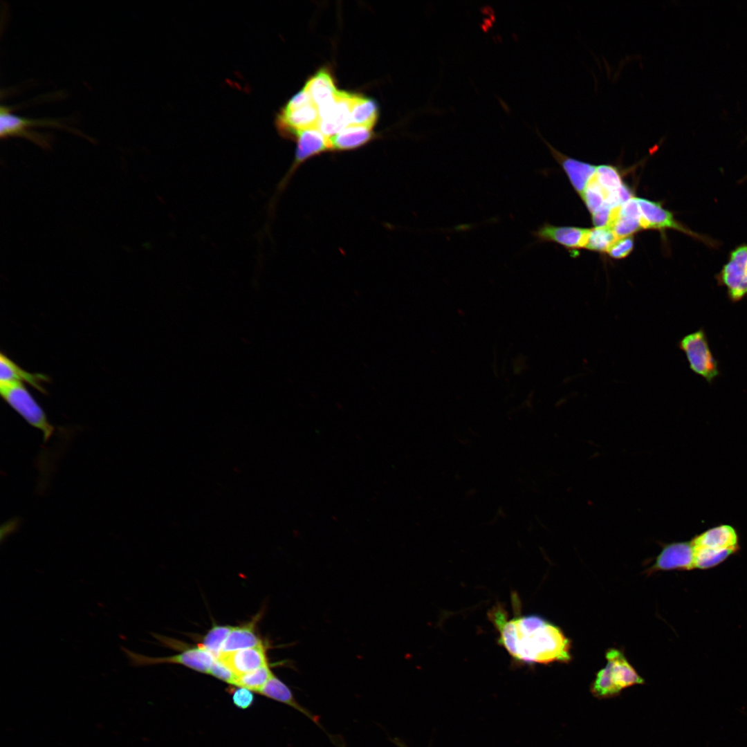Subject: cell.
<instances>
[{
	"label": "cell",
	"mask_w": 747,
	"mask_h": 747,
	"mask_svg": "<svg viewBox=\"0 0 747 747\" xmlns=\"http://www.w3.org/2000/svg\"><path fill=\"white\" fill-rule=\"evenodd\" d=\"M488 619L498 631V643L520 664L567 663L570 640L556 625L537 615L515 614L509 618L501 605L494 606Z\"/></svg>",
	"instance_id": "1"
},
{
	"label": "cell",
	"mask_w": 747,
	"mask_h": 747,
	"mask_svg": "<svg viewBox=\"0 0 747 747\" xmlns=\"http://www.w3.org/2000/svg\"><path fill=\"white\" fill-rule=\"evenodd\" d=\"M694 555V569L714 567L739 548L738 537L734 528L722 525L709 529L690 541Z\"/></svg>",
	"instance_id": "2"
},
{
	"label": "cell",
	"mask_w": 747,
	"mask_h": 747,
	"mask_svg": "<svg viewBox=\"0 0 747 747\" xmlns=\"http://www.w3.org/2000/svg\"><path fill=\"white\" fill-rule=\"evenodd\" d=\"M0 393L4 401L28 425L39 430L47 442L55 432L46 412L27 389L19 382L0 384Z\"/></svg>",
	"instance_id": "3"
},
{
	"label": "cell",
	"mask_w": 747,
	"mask_h": 747,
	"mask_svg": "<svg viewBox=\"0 0 747 747\" xmlns=\"http://www.w3.org/2000/svg\"><path fill=\"white\" fill-rule=\"evenodd\" d=\"M0 136L1 138L8 137H21L26 138L39 146L48 149L52 138L49 135L43 134L31 130L37 127H52L71 130L62 124L59 120L51 118L30 119L19 117L11 113V107L1 105L0 109Z\"/></svg>",
	"instance_id": "4"
},
{
	"label": "cell",
	"mask_w": 747,
	"mask_h": 747,
	"mask_svg": "<svg viewBox=\"0 0 747 747\" xmlns=\"http://www.w3.org/2000/svg\"><path fill=\"white\" fill-rule=\"evenodd\" d=\"M679 347L685 354L693 372L708 382L717 377L719 374L718 362L712 353L703 329L685 335L679 342Z\"/></svg>",
	"instance_id": "5"
},
{
	"label": "cell",
	"mask_w": 747,
	"mask_h": 747,
	"mask_svg": "<svg viewBox=\"0 0 747 747\" xmlns=\"http://www.w3.org/2000/svg\"><path fill=\"white\" fill-rule=\"evenodd\" d=\"M719 286H724L732 302L747 297V243L732 250L721 270L715 277Z\"/></svg>",
	"instance_id": "6"
},
{
	"label": "cell",
	"mask_w": 747,
	"mask_h": 747,
	"mask_svg": "<svg viewBox=\"0 0 747 747\" xmlns=\"http://www.w3.org/2000/svg\"><path fill=\"white\" fill-rule=\"evenodd\" d=\"M637 201L641 214L640 224L642 229H673L690 236L710 248L719 246V243L716 240L695 232L676 221L673 213L664 209L661 203L638 198Z\"/></svg>",
	"instance_id": "7"
},
{
	"label": "cell",
	"mask_w": 747,
	"mask_h": 747,
	"mask_svg": "<svg viewBox=\"0 0 747 747\" xmlns=\"http://www.w3.org/2000/svg\"><path fill=\"white\" fill-rule=\"evenodd\" d=\"M131 665L134 666L154 665L159 663H176L183 665L198 672L208 673L214 661V656L203 647L188 649L181 654L172 656L154 658L137 654L122 647Z\"/></svg>",
	"instance_id": "8"
},
{
	"label": "cell",
	"mask_w": 747,
	"mask_h": 747,
	"mask_svg": "<svg viewBox=\"0 0 747 747\" xmlns=\"http://www.w3.org/2000/svg\"><path fill=\"white\" fill-rule=\"evenodd\" d=\"M295 139L297 140V147L294 161L279 183L277 188L279 192L285 188L294 173L306 160L331 150L329 139L317 128L299 131L297 133Z\"/></svg>",
	"instance_id": "9"
},
{
	"label": "cell",
	"mask_w": 747,
	"mask_h": 747,
	"mask_svg": "<svg viewBox=\"0 0 747 747\" xmlns=\"http://www.w3.org/2000/svg\"><path fill=\"white\" fill-rule=\"evenodd\" d=\"M354 93L338 91L334 100L318 109V129L328 138L350 124V112Z\"/></svg>",
	"instance_id": "10"
},
{
	"label": "cell",
	"mask_w": 747,
	"mask_h": 747,
	"mask_svg": "<svg viewBox=\"0 0 747 747\" xmlns=\"http://www.w3.org/2000/svg\"><path fill=\"white\" fill-rule=\"evenodd\" d=\"M320 115L314 103L291 111L281 109L277 113L275 123L278 132L284 138L295 139L299 131L317 128Z\"/></svg>",
	"instance_id": "11"
},
{
	"label": "cell",
	"mask_w": 747,
	"mask_h": 747,
	"mask_svg": "<svg viewBox=\"0 0 747 747\" xmlns=\"http://www.w3.org/2000/svg\"><path fill=\"white\" fill-rule=\"evenodd\" d=\"M692 569H694L692 546L690 542H683L665 545L648 571L652 573L656 571Z\"/></svg>",
	"instance_id": "12"
},
{
	"label": "cell",
	"mask_w": 747,
	"mask_h": 747,
	"mask_svg": "<svg viewBox=\"0 0 747 747\" xmlns=\"http://www.w3.org/2000/svg\"><path fill=\"white\" fill-rule=\"evenodd\" d=\"M590 229L544 223L532 235L537 242L553 241L569 248H584Z\"/></svg>",
	"instance_id": "13"
},
{
	"label": "cell",
	"mask_w": 747,
	"mask_h": 747,
	"mask_svg": "<svg viewBox=\"0 0 747 747\" xmlns=\"http://www.w3.org/2000/svg\"><path fill=\"white\" fill-rule=\"evenodd\" d=\"M539 136L549 148L553 157L560 164L575 190L582 195L588 182L593 176L596 166L570 158L559 151L547 142L537 129Z\"/></svg>",
	"instance_id": "14"
},
{
	"label": "cell",
	"mask_w": 747,
	"mask_h": 747,
	"mask_svg": "<svg viewBox=\"0 0 747 747\" xmlns=\"http://www.w3.org/2000/svg\"><path fill=\"white\" fill-rule=\"evenodd\" d=\"M218 659L228 665L237 676L268 664L264 645L223 654Z\"/></svg>",
	"instance_id": "15"
},
{
	"label": "cell",
	"mask_w": 747,
	"mask_h": 747,
	"mask_svg": "<svg viewBox=\"0 0 747 747\" xmlns=\"http://www.w3.org/2000/svg\"><path fill=\"white\" fill-rule=\"evenodd\" d=\"M49 381L50 378L48 376L40 373L28 372L12 361L7 355L0 353V384L25 382L42 394H47L43 383Z\"/></svg>",
	"instance_id": "16"
},
{
	"label": "cell",
	"mask_w": 747,
	"mask_h": 747,
	"mask_svg": "<svg viewBox=\"0 0 747 747\" xmlns=\"http://www.w3.org/2000/svg\"><path fill=\"white\" fill-rule=\"evenodd\" d=\"M269 699H273L278 702L288 705L295 710L299 711L318 727L322 728L324 731L325 730L320 725L319 717L314 715L306 708L299 704L295 699L293 692L289 687L284 683L282 680L277 677L274 674L264 685V686L257 692Z\"/></svg>",
	"instance_id": "17"
},
{
	"label": "cell",
	"mask_w": 747,
	"mask_h": 747,
	"mask_svg": "<svg viewBox=\"0 0 747 747\" xmlns=\"http://www.w3.org/2000/svg\"><path fill=\"white\" fill-rule=\"evenodd\" d=\"M304 87L318 109L332 102L338 91L331 72L326 68L317 71L308 80Z\"/></svg>",
	"instance_id": "18"
},
{
	"label": "cell",
	"mask_w": 747,
	"mask_h": 747,
	"mask_svg": "<svg viewBox=\"0 0 747 747\" xmlns=\"http://www.w3.org/2000/svg\"><path fill=\"white\" fill-rule=\"evenodd\" d=\"M605 656L613 679L621 690L644 683L643 679L638 675L620 651L611 648L607 650Z\"/></svg>",
	"instance_id": "19"
},
{
	"label": "cell",
	"mask_w": 747,
	"mask_h": 747,
	"mask_svg": "<svg viewBox=\"0 0 747 747\" xmlns=\"http://www.w3.org/2000/svg\"><path fill=\"white\" fill-rule=\"evenodd\" d=\"M374 137V133L371 129L349 124L329 139L331 150L346 151L360 147Z\"/></svg>",
	"instance_id": "20"
},
{
	"label": "cell",
	"mask_w": 747,
	"mask_h": 747,
	"mask_svg": "<svg viewBox=\"0 0 747 747\" xmlns=\"http://www.w3.org/2000/svg\"><path fill=\"white\" fill-rule=\"evenodd\" d=\"M261 645V639L255 633L254 623L232 627L224 642L221 654Z\"/></svg>",
	"instance_id": "21"
},
{
	"label": "cell",
	"mask_w": 747,
	"mask_h": 747,
	"mask_svg": "<svg viewBox=\"0 0 747 747\" xmlns=\"http://www.w3.org/2000/svg\"><path fill=\"white\" fill-rule=\"evenodd\" d=\"M378 116L376 102L360 95H355L350 112V124L372 129Z\"/></svg>",
	"instance_id": "22"
},
{
	"label": "cell",
	"mask_w": 747,
	"mask_h": 747,
	"mask_svg": "<svg viewBox=\"0 0 747 747\" xmlns=\"http://www.w3.org/2000/svg\"><path fill=\"white\" fill-rule=\"evenodd\" d=\"M621 690L613 679L610 668L607 664L596 674L591 685V692L598 698H608L616 696Z\"/></svg>",
	"instance_id": "23"
},
{
	"label": "cell",
	"mask_w": 747,
	"mask_h": 747,
	"mask_svg": "<svg viewBox=\"0 0 747 747\" xmlns=\"http://www.w3.org/2000/svg\"><path fill=\"white\" fill-rule=\"evenodd\" d=\"M273 674L268 665L238 676L234 685L257 692Z\"/></svg>",
	"instance_id": "24"
},
{
	"label": "cell",
	"mask_w": 747,
	"mask_h": 747,
	"mask_svg": "<svg viewBox=\"0 0 747 747\" xmlns=\"http://www.w3.org/2000/svg\"><path fill=\"white\" fill-rule=\"evenodd\" d=\"M618 239L614 231L609 227L590 229L585 248L603 252Z\"/></svg>",
	"instance_id": "25"
},
{
	"label": "cell",
	"mask_w": 747,
	"mask_h": 747,
	"mask_svg": "<svg viewBox=\"0 0 747 747\" xmlns=\"http://www.w3.org/2000/svg\"><path fill=\"white\" fill-rule=\"evenodd\" d=\"M232 628V627L228 625L214 626L204 637L203 647L210 652L215 658H218Z\"/></svg>",
	"instance_id": "26"
},
{
	"label": "cell",
	"mask_w": 747,
	"mask_h": 747,
	"mask_svg": "<svg viewBox=\"0 0 747 747\" xmlns=\"http://www.w3.org/2000/svg\"><path fill=\"white\" fill-rule=\"evenodd\" d=\"M607 195L608 193L598 183L593 174L581 196L592 214L605 205Z\"/></svg>",
	"instance_id": "27"
},
{
	"label": "cell",
	"mask_w": 747,
	"mask_h": 747,
	"mask_svg": "<svg viewBox=\"0 0 747 747\" xmlns=\"http://www.w3.org/2000/svg\"><path fill=\"white\" fill-rule=\"evenodd\" d=\"M594 176L608 194L617 191L623 184L618 169L611 165L596 166Z\"/></svg>",
	"instance_id": "28"
},
{
	"label": "cell",
	"mask_w": 747,
	"mask_h": 747,
	"mask_svg": "<svg viewBox=\"0 0 747 747\" xmlns=\"http://www.w3.org/2000/svg\"><path fill=\"white\" fill-rule=\"evenodd\" d=\"M609 228L614 231L618 239L629 237L642 229L638 219L620 215L619 212Z\"/></svg>",
	"instance_id": "29"
},
{
	"label": "cell",
	"mask_w": 747,
	"mask_h": 747,
	"mask_svg": "<svg viewBox=\"0 0 747 747\" xmlns=\"http://www.w3.org/2000/svg\"><path fill=\"white\" fill-rule=\"evenodd\" d=\"M208 674L226 683L234 685L238 676L223 662L216 658L212 664Z\"/></svg>",
	"instance_id": "30"
},
{
	"label": "cell",
	"mask_w": 747,
	"mask_h": 747,
	"mask_svg": "<svg viewBox=\"0 0 747 747\" xmlns=\"http://www.w3.org/2000/svg\"><path fill=\"white\" fill-rule=\"evenodd\" d=\"M634 247L632 236L617 239L607 250L613 258L621 259L627 257Z\"/></svg>",
	"instance_id": "31"
},
{
	"label": "cell",
	"mask_w": 747,
	"mask_h": 747,
	"mask_svg": "<svg viewBox=\"0 0 747 747\" xmlns=\"http://www.w3.org/2000/svg\"><path fill=\"white\" fill-rule=\"evenodd\" d=\"M311 103H313L311 95L304 87L301 91L295 94L282 109L284 111H291Z\"/></svg>",
	"instance_id": "32"
},
{
	"label": "cell",
	"mask_w": 747,
	"mask_h": 747,
	"mask_svg": "<svg viewBox=\"0 0 747 747\" xmlns=\"http://www.w3.org/2000/svg\"><path fill=\"white\" fill-rule=\"evenodd\" d=\"M232 701L237 708L247 709L253 703L254 695L251 690L239 687L232 694Z\"/></svg>",
	"instance_id": "33"
},
{
	"label": "cell",
	"mask_w": 747,
	"mask_h": 747,
	"mask_svg": "<svg viewBox=\"0 0 747 747\" xmlns=\"http://www.w3.org/2000/svg\"><path fill=\"white\" fill-rule=\"evenodd\" d=\"M619 214L638 219L641 216L637 198L632 197L620 206Z\"/></svg>",
	"instance_id": "34"
},
{
	"label": "cell",
	"mask_w": 747,
	"mask_h": 747,
	"mask_svg": "<svg viewBox=\"0 0 747 747\" xmlns=\"http://www.w3.org/2000/svg\"><path fill=\"white\" fill-rule=\"evenodd\" d=\"M391 741L398 747H409L407 745H406L405 744V742H403L402 740H400L398 738H394L393 739H391Z\"/></svg>",
	"instance_id": "35"
},
{
	"label": "cell",
	"mask_w": 747,
	"mask_h": 747,
	"mask_svg": "<svg viewBox=\"0 0 747 747\" xmlns=\"http://www.w3.org/2000/svg\"><path fill=\"white\" fill-rule=\"evenodd\" d=\"M744 180H747V176H746V177H745V178H744Z\"/></svg>",
	"instance_id": "36"
}]
</instances>
